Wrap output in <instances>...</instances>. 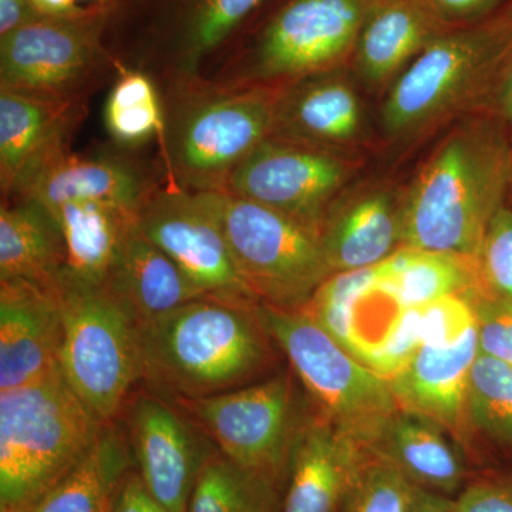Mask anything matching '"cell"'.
Wrapping results in <instances>:
<instances>
[{
	"mask_svg": "<svg viewBox=\"0 0 512 512\" xmlns=\"http://www.w3.org/2000/svg\"><path fill=\"white\" fill-rule=\"evenodd\" d=\"M511 174L512 153L497 123L458 121L404 192L402 247L477 258Z\"/></svg>",
	"mask_w": 512,
	"mask_h": 512,
	"instance_id": "1",
	"label": "cell"
},
{
	"mask_svg": "<svg viewBox=\"0 0 512 512\" xmlns=\"http://www.w3.org/2000/svg\"><path fill=\"white\" fill-rule=\"evenodd\" d=\"M255 303L202 296L140 323L148 389L174 402L248 386L265 366L271 340Z\"/></svg>",
	"mask_w": 512,
	"mask_h": 512,
	"instance_id": "2",
	"label": "cell"
},
{
	"mask_svg": "<svg viewBox=\"0 0 512 512\" xmlns=\"http://www.w3.org/2000/svg\"><path fill=\"white\" fill-rule=\"evenodd\" d=\"M164 181L222 192L239 164L272 134L282 87H231L205 77L158 86Z\"/></svg>",
	"mask_w": 512,
	"mask_h": 512,
	"instance_id": "3",
	"label": "cell"
},
{
	"mask_svg": "<svg viewBox=\"0 0 512 512\" xmlns=\"http://www.w3.org/2000/svg\"><path fill=\"white\" fill-rule=\"evenodd\" d=\"M376 0H281L255 29H239L202 77L231 87H284L345 69Z\"/></svg>",
	"mask_w": 512,
	"mask_h": 512,
	"instance_id": "4",
	"label": "cell"
},
{
	"mask_svg": "<svg viewBox=\"0 0 512 512\" xmlns=\"http://www.w3.org/2000/svg\"><path fill=\"white\" fill-rule=\"evenodd\" d=\"M512 60V6L490 18L447 30L390 86L384 133L414 140L493 99Z\"/></svg>",
	"mask_w": 512,
	"mask_h": 512,
	"instance_id": "5",
	"label": "cell"
},
{
	"mask_svg": "<svg viewBox=\"0 0 512 512\" xmlns=\"http://www.w3.org/2000/svg\"><path fill=\"white\" fill-rule=\"evenodd\" d=\"M106 426L60 369L0 392V512H28L82 463Z\"/></svg>",
	"mask_w": 512,
	"mask_h": 512,
	"instance_id": "6",
	"label": "cell"
},
{
	"mask_svg": "<svg viewBox=\"0 0 512 512\" xmlns=\"http://www.w3.org/2000/svg\"><path fill=\"white\" fill-rule=\"evenodd\" d=\"M266 0H106L104 43L158 86L197 79Z\"/></svg>",
	"mask_w": 512,
	"mask_h": 512,
	"instance_id": "7",
	"label": "cell"
},
{
	"mask_svg": "<svg viewBox=\"0 0 512 512\" xmlns=\"http://www.w3.org/2000/svg\"><path fill=\"white\" fill-rule=\"evenodd\" d=\"M56 292L60 370L90 412L113 424L143 382L140 320L109 285L84 284L63 272Z\"/></svg>",
	"mask_w": 512,
	"mask_h": 512,
	"instance_id": "8",
	"label": "cell"
},
{
	"mask_svg": "<svg viewBox=\"0 0 512 512\" xmlns=\"http://www.w3.org/2000/svg\"><path fill=\"white\" fill-rule=\"evenodd\" d=\"M256 318L311 394L318 414L369 450L400 412L389 380L330 338L302 309L256 302Z\"/></svg>",
	"mask_w": 512,
	"mask_h": 512,
	"instance_id": "9",
	"label": "cell"
},
{
	"mask_svg": "<svg viewBox=\"0 0 512 512\" xmlns=\"http://www.w3.org/2000/svg\"><path fill=\"white\" fill-rule=\"evenodd\" d=\"M220 222L245 286L258 302L301 309L332 275L319 234L228 192H197Z\"/></svg>",
	"mask_w": 512,
	"mask_h": 512,
	"instance_id": "10",
	"label": "cell"
},
{
	"mask_svg": "<svg viewBox=\"0 0 512 512\" xmlns=\"http://www.w3.org/2000/svg\"><path fill=\"white\" fill-rule=\"evenodd\" d=\"M106 25V3L93 2L73 15L45 16L0 37V89L50 100H89L120 72L104 43Z\"/></svg>",
	"mask_w": 512,
	"mask_h": 512,
	"instance_id": "11",
	"label": "cell"
},
{
	"mask_svg": "<svg viewBox=\"0 0 512 512\" xmlns=\"http://www.w3.org/2000/svg\"><path fill=\"white\" fill-rule=\"evenodd\" d=\"M171 403L237 466L276 483L288 470L293 443L303 423L296 414L288 373L215 396Z\"/></svg>",
	"mask_w": 512,
	"mask_h": 512,
	"instance_id": "12",
	"label": "cell"
},
{
	"mask_svg": "<svg viewBox=\"0 0 512 512\" xmlns=\"http://www.w3.org/2000/svg\"><path fill=\"white\" fill-rule=\"evenodd\" d=\"M352 173L348 154L269 136L238 165L224 192L281 212L319 234Z\"/></svg>",
	"mask_w": 512,
	"mask_h": 512,
	"instance_id": "13",
	"label": "cell"
},
{
	"mask_svg": "<svg viewBox=\"0 0 512 512\" xmlns=\"http://www.w3.org/2000/svg\"><path fill=\"white\" fill-rule=\"evenodd\" d=\"M137 221L205 296L258 302L239 276L220 222L201 194L164 181L138 211Z\"/></svg>",
	"mask_w": 512,
	"mask_h": 512,
	"instance_id": "14",
	"label": "cell"
},
{
	"mask_svg": "<svg viewBox=\"0 0 512 512\" xmlns=\"http://www.w3.org/2000/svg\"><path fill=\"white\" fill-rule=\"evenodd\" d=\"M127 441L147 490L168 512H188L202 468L217 447L170 400L133 394L126 409Z\"/></svg>",
	"mask_w": 512,
	"mask_h": 512,
	"instance_id": "15",
	"label": "cell"
},
{
	"mask_svg": "<svg viewBox=\"0 0 512 512\" xmlns=\"http://www.w3.org/2000/svg\"><path fill=\"white\" fill-rule=\"evenodd\" d=\"M160 187L153 171L128 154L67 150L29 178L9 201H33L47 211L72 202L96 201L138 214Z\"/></svg>",
	"mask_w": 512,
	"mask_h": 512,
	"instance_id": "16",
	"label": "cell"
},
{
	"mask_svg": "<svg viewBox=\"0 0 512 512\" xmlns=\"http://www.w3.org/2000/svg\"><path fill=\"white\" fill-rule=\"evenodd\" d=\"M87 101L43 99L0 89V191L9 201L53 158L72 150Z\"/></svg>",
	"mask_w": 512,
	"mask_h": 512,
	"instance_id": "17",
	"label": "cell"
},
{
	"mask_svg": "<svg viewBox=\"0 0 512 512\" xmlns=\"http://www.w3.org/2000/svg\"><path fill=\"white\" fill-rule=\"evenodd\" d=\"M62 338L56 286L0 281V392L59 370Z\"/></svg>",
	"mask_w": 512,
	"mask_h": 512,
	"instance_id": "18",
	"label": "cell"
},
{
	"mask_svg": "<svg viewBox=\"0 0 512 512\" xmlns=\"http://www.w3.org/2000/svg\"><path fill=\"white\" fill-rule=\"evenodd\" d=\"M404 192L383 183L345 190L320 227L332 274L372 268L402 247Z\"/></svg>",
	"mask_w": 512,
	"mask_h": 512,
	"instance_id": "19",
	"label": "cell"
},
{
	"mask_svg": "<svg viewBox=\"0 0 512 512\" xmlns=\"http://www.w3.org/2000/svg\"><path fill=\"white\" fill-rule=\"evenodd\" d=\"M372 451L318 413L303 421L282 512H342Z\"/></svg>",
	"mask_w": 512,
	"mask_h": 512,
	"instance_id": "20",
	"label": "cell"
},
{
	"mask_svg": "<svg viewBox=\"0 0 512 512\" xmlns=\"http://www.w3.org/2000/svg\"><path fill=\"white\" fill-rule=\"evenodd\" d=\"M365 128L362 100L340 69L282 87L271 136L348 154Z\"/></svg>",
	"mask_w": 512,
	"mask_h": 512,
	"instance_id": "21",
	"label": "cell"
},
{
	"mask_svg": "<svg viewBox=\"0 0 512 512\" xmlns=\"http://www.w3.org/2000/svg\"><path fill=\"white\" fill-rule=\"evenodd\" d=\"M478 355L477 328L453 345L421 346L389 379L400 412L424 417L463 440L470 424L468 386Z\"/></svg>",
	"mask_w": 512,
	"mask_h": 512,
	"instance_id": "22",
	"label": "cell"
},
{
	"mask_svg": "<svg viewBox=\"0 0 512 512\" xmlns=\"http://www.w3.org/2000/svg\"><path fill=\"white\" fill-rule=\"evenodd\" d=\"M301 309L367 366L406 308L380 284L372 266L329 275Z\"/></svg>",
	"mask_w": 512,
	"mask_h": 512,
	"instance_id": "23",
	"label": "cell"
},
{
	"mask_svg": "<svg viewBox=\"0 0 512 512\" xmlns=\"http://www.w3.org/2000/svg\"><path fill=\"white\" fill-rule=\"evenodd\" d=\"M421 0H376L352 63L370 87L392 84L437 37L450 30Z\"/></svg>",
	"mask_w": 512,
	"mask_h": 512,
	"instance_id": "24",
	"label": "cell"
},
{
	"mask_svg": "<svg viewBox=\"0 0 512 512\" xmlns=\"http://www.w3.org/2000/svg\"><path fill=\"white\" fill-rule=\"evenodd\" d=\"M107 285L130 306L140 323L205 296L180 266L146 237L138 221L124 239Z\"/></svg>",
	"mask_w": 512,
	"mask_h": 512,
	"instance_id": "25",
	"label": "cell"
},
{
	"mask_svg": "<svg viewBox=\"0 0 512 512\" xmlns=\"http://www.w3.org/2000/svg\"><path fill=\"white\" fill-rule=\"evenodd\" d=\"M49 212L66 248L64 274L84 284H109L137 212L96 201L72 202Z\"/></svg>",
	"mask_w": 512,
	"mask_h": 512,
	"instance_id": "26",
	"label": "cell"
},
{
	"mask_svg": "<svg viewBox=\"0 0 512 512\" xmlns=\"http://www.w3.org/2000/svg\"><path fill=\"white\" fill-rule=\"evenodd\" d=\"M64 269L66 248L55 217L33 201L2 202L0 281L55 288Z\"/></svg>",
	"mask_w": 512,
	"mask_h": 512,
	"instance_id": "27",
	"label": "cell"
},
{
	"mask_svg": "<svg viewBox=\"0 0 512 512\" xmlns=\"http://www.w3.org/2000/svg\"><path fill=\"white\" fill-rule=\"evenodd\" d=\"M439 424L399 412L384 430L375 448L389 458L407 480L444 495L456 493L464 480V467L456 448Z\"/></svg>",
	"mask_w": 512,
	"mask_h": 512,
	"instance_id": "28",
	"label": "cell"
},
{
	"mask_svg": "<svg viewBox=\"0 0 512 512\" xmlns=\"http://www.w3.org/2000/svg\"><path fill=\"white\" fill-rule=\"evenodd\" d=\"M377 279L403 308H416L444 296L466 295L483 284L477 258L400 247L375 266Z\"/></svg>",
	"mask_w": 512,
	"mask_h": 512,
	"instance_id": "29",
	"label": "cell"
},
{
	"mask_svg": "<svg viewBox=\"0 0 512 512\" xmlns=\"http://www.w3.org/2000/svg\"><path fill=\"white\" fill-rule=\"evenodd\" d=\"M127 444L123 434L107 424L82 463L28 512H110L117 487L130 466Z\"/></svg>",
	"mask_w": 512,
	"mask_h": 512,
	"instance_id": "30",
	"label": "cell"
},
{
	"mask_svg": "<svg viewBox=\"0 0 512 512\" xmlns=\"http://www.w3.org/2000/svg\"><path fill=\"white\" fill-rule=\"evenodd\" d=\"M276 484L218 451L202 468L188 512H282Z\"/></svg>",
	"mask_w": 512,
	"mask_h": 512,
	"instance_id": "31",
	"label": "cell"
},
{
	"mask_svg": "<svg viewBox=\"0 0 512 512\" xmlns=\"http://www.w3.org/2000/svg\"><path fill=\"white\" fill-rule=\"evenodd\" d=\"M104 123L110 137L123 148L144 146L154 138L160 141L164 114L156 80L120 64L104 107Z\"/></svg>",
	"mask_w": 512,
	"mask_h": 512,
	"instance_id": "32",
	"label": "cell"
},
{
	"mask_svg": "<svg viewBox=\"0 0 512 512\" xmlns=\"http://www.w3.org/2000/svg\"><path fill=\"white\" fill-rule=\"evenodd\" d=\"M468 421L490 439L512 446V366L478 355L471 370Z\"/></svg>",
	"mask_w": 512,
	"mask_h": 512,
	"instance_id": "33",
	"label": "cell"
},
{
	"mask_svg": "<svg viewBox=\"0 0 512 512\" xmlns=\"http://www.w3.org/2000/svg\"><path fill=\"white\" fill-rule=\"evenodd\" d=\"M412 483L389 458L373 450L342 512H407Z\"/></svg>",
	"mask_w": 512,
	"mask_h": 512,
	"instance_id": "34",
	"label": "cell"
},
{
	"mask_svg": "<svg viewBox=\"0 0 512 512\" xmlns=\"http://www.w3.org/2000/svg\"><path fill=\"white\" fill-rule=\"evenodd\" d=\"M476 316L478 352L512 366V302L480 284L463 295Z\"/></svg>",
	"mask_w": 512,
	"mask_h": 512,
	"instance_id": "35",
	"label": "cell"
},
{
	"mask_svg": "<svg viewBox=\"0 0 512 512\" xmlns=\"http://www.w3.org/2000/svg\"><path fill=\"white\" fill-rule=\"evenodd\" d=\"M477 262L484 284L512 302V208L503 205L494 215Z\"/></svg>",
	"mask_w": 512,
	"mask_h": 512,
	"instance_id": "36",
	"label": "cell"
},
{
	"mask_svg": "<svg viewBox=\"0 0 512 512\" xmlns=\"http://www.w3.org/2000/svg\"><path fill=\"white\" fill-rule=\"evenodd\" d=\"M423 346H448L476 328V316L467 299L460 295L444 296L419 306Z\"/></svg>",
	"mask_w": 512,
	"mask_h": 512,
	"instance_id": "37",
	"label": "cell"
},
{
	"mask_svg": "<svg viewBox=\"0 0 512 512\" xmlns=\"http://www.w3.org/2000/svg\"><path fill=\"white\" fill-rule=\"evenodd\" d=\"M457 512H512V477H494L467 487L456 500Z\"/></svg>",
	"mask_w": 512,
	"mask_h": 512,
	"instance_id": "38",
	"label": "cell"
},
{
	"mask_svg": "<svg viewBox=\"0 0 512 512\" xmlns=\"http://www.w3.org/2000/svg\"><path fill=\"white\" fill-rule=\"evenodd\" d=\"M450 28L473 25L494 15L501 0H421Z\"/></svg>",
	"mask_w": 512,
	"mask_h": 512,
	"instance_id": "39",
	"label": "cell"
},
{
	"mask_svg": "<svg viewBox=\"0 0 512 512\" xmlns=\"http://www.w3.org/2000/svg\"><path fill=\"white\" fill-rule=\"evenodd\" d=\"M110 512H168L158 503L141 480L140 474L127 473L116 494Z\"/></svg>",
	"mask_w": 512,
	"mask_h": 512,
	"instance_id": "40",
	"label": "cell"
},
{
	"mask_svg": "<svg viewBox=\"0 0 512 512\" xmlns=\"http://www.w3.org/2000/svg\"><path fill=\"white\" fill-rule=\"evenodd\" d=\"M45 16L40 15L32 0H0V37Z\"/></svg>",
	"mask_w": 512,
	"mask_h": 512,
	"instance_id": "41",
	"label": "cell"
},
{
	"mask_svg": "<svg viewBox=\"0 0 512 512\" xmlns=\"http://www.w3.org/2000/svg\"><path fill=\"white\" fill-rule=\"evenodd\" d=\"M407 512H457L456 501L450 500L448 495L412 484Z\"/></svg>",
	"mask_w": 512,
	"mask_h": 512,
	"instance_id": "42",
	"label": "cell"
},
{
	"mask_svg": "<svg viewBox=\"0 0 512 512\" xmlns=\"http://www.w3.org/2000/svg\"><path fill=\"white\" fill-rule=\"evenodd\" d=\"M495 116L512 128V60L498 83L491 99Z\"/></svg>",
	"mask_w": 512,
	"mask_h": 512,
	"instance_id": "43",
	"label": "cell"
},
{
	"mask_svg": "<svg viewBox=\"0 0 512 512\" xmlns=\"http://www.w3.org/2000/svg\"><path fill=\"white\" fill-rule=\"evenodd\" d=\"M40 15L46 18H60L79 12L82 6L77 5V0H32Z\"/></svg>",
	"mask_w": 512,
	"mask_h": 512,
	"instance_id": "44",
	"label": "cell"
},
{
	"mask_svg": "<svg viewBox=\"0 0 512 512\" xmlns=\"http://www.w3.org/2000/svg\"><path fill=\"white\" fill-rule=\"evenodd\" d=\"M94 2H106V0H94Z\"/></svg>",
	"mask_w": 512,
	"mask_h": 512,
	"instance_id": "45",
	"label": "cell"
},
{
	"mask_svg": "<svg viewBox=\"0 0 512 512\" xmlns=\"http://www.w3.org/2000/svg\"><path fill=\"white\" fill-rule=\"evenodd\" d=\"M511 6H512V3H511Z\"/></svg>",
	"mask_w": 512,
	"mask_h": 512,
	"instance_id": "46",
	"label": "cell"
}]
</instances>
